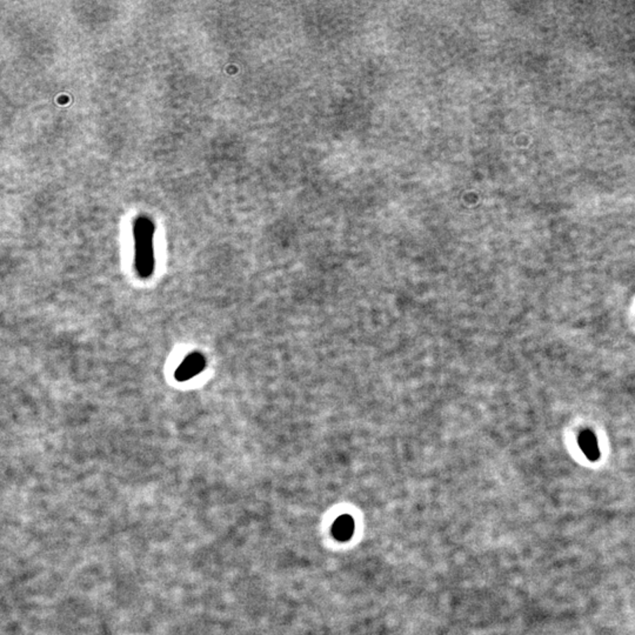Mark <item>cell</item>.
<instances>
[{
  "label": "cell",
  "instance_id": "obj_1",
  "mask_svg": "<svg viewBox=\"0 0 635 635\" xmlns=\"http://www.w3.org/2000/svg\"><path fill=\"white\" fill-rule=\"evenodd\" d=\"M153 231L155 226L147 218L137 219L134 224V266L140 279H150L155 272Z\"/></svg>",
  "mask_w": 635,
  "mask_h": 635
},
{
  "label": "cell",
  "instance_id": "obj_2",
  "mask_svg": "<svg viewBox=\"0 0 635 635\" xmlns=\"http://www.w3.org/2000/svg\"><path fill=\"white\" fill-rule=\"evenodd\" d=\"M206 356L202 353L191 352L185 356L179 366L174 371V379L176 382H186L200 375L206 368Z\"/></svg>",
  "mask_w": 635,
  "mask_h": 635
},
{
  "label": "cell",
  "instance_id": "obj_3",
  "mask_svg": "<svg viewBox=\"0 0 635 635\" xmlns=\"http://www.w3.org/2000/svg\"><path fill=\"white\" fill-rule=\"evenodd\" d=\"M579 446H580L581 451L584 452L585 456H587V459L591 461H596L599 459L600 451H599L598 440L591 431H585L581 433L580 438H579Z\"/></svg>",
  "mask_w": 635,
  "mask_h": 635
},
{
  "label": "cell",
  "instance_id": "obj_4",
  "mask_svg": "<svg viewBox=\"0 0 635 635\" xmlns=\"http://www.w3.org/2000/svg\"><path fill=\"white\" fill-rule=\"evenodd\" d=\"M354 532V522L349 515H342L333 524L332 533L339 541H347L351 539Z\"/></svg>",
  "mask_w": 635,
  "mask_h": 635
}]
</instances>
